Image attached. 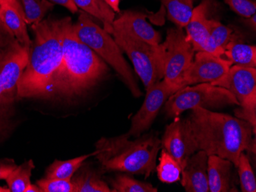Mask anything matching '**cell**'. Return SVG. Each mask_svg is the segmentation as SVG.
I'll return each instance as SVG.
<instances>
[{
	"label": "cell",
	"instance_id": "obj_35",
	"mask_svg": "<svg viewBox=\"0 0 256 192\" xmlns=\"http://www.w3.org/2000/svg\"><path fill=\"white\" fill-rule=\"evenodd\" d=\"M48 1L52 2L53 4H58V5L64 7V8L69 10L72 13L76 14L78 12V8L73 0H48Z\"/></svg>",
	"mask_w": 256,
	"mask_h": 192
},
{
	"label": "cell",
	"instance_id": "obj_36",
	"mask_svg": "<svg viewBox=\"0 0 256 192\" xmlns=\"http://www.w3.org/2000/svg\"><path fill=\"white\" fill-rule=\"evenodd\" d=\"M8 5L15 8L16 11H18V13L23 17V18L25 19L24 12H23L22 7L20 0H0V5Z\"/></svg>",
	"mask_w": 256,
	"mask_h": 192
},
{
	"label": "cell",
	"instance_id": "obj_13",
	"mask_svg": "<svg viewBox=\"0 0 256 192\" xmlns=\"http://www.w3.org/2000/svg\"><path fill=\"white\" fill-rule=\"evenodd\" d=\"M161 145L162 148L179 163L181 170L188 159L196 152L188 123L185 119L180 117L174 118V121L166 126Z\"/></svg>",
	"mask_w": 256,
	"mask_h": 192
},
{
	"label": "cell",
	"instance_id": "obj_2",
	"mask_svg": "<svg viewBox=\"0 0 256 192\" xmlns=\"http://www.w3.org/2000/svg\"><path fill=\"white\" fill-rule=\"evenodd\" d=\"M64 18L43 19L32 25V41L26 67L17 87V96L43 97L52 94L54 81L63 58Z\"/></svg>",
	"mask_w": 256,
	"mask_h": 192
},
{
	"label": "cell",
	"instance_id": "obj_4",
	"mask_svg": "<svg viewBox=\"0 0 256 192\" xmlns=\"http://www.w3.org/2000/svg\"><path fill=\"white\" fill-rule=\"evenodd\" d=\"M96 158L102 172H118L144 176L148 179L156 167V157L162 148L161 140L154 133L130 140L126 133L102 137L96 142Z\"/></svg>",
	"mask_w": 256,
	"mask_h": 192
},
{
	"label": "cell",
	"instance_id": "obj_33",
	"mask_svg": "<svg viewBox=\"0 0 256 192\" xmlns=\"http://www.w3.org/2000/svg\"><path fill=\"white\" fill-rule=\"evenodd\" d=\"M16 41L14 34L7 28L4 21L0 18V51L8 48Z\"/></svg>",
	"mask_w": 256,
	"mask_h": 192
},
{
	"label": "cell",
	"instance_id": "obj_11",
	"mask_svg": "<svg viewBox=\"0 0 256 192\" xmlns=\"http://www.w3.org/2000/svg\"><path fill=\"white\" fill-rule=\"evenodd\" d=\"M30 48L18 41L0 51V78L7 98L14 102L17 96L20 77L26 67Z\"/></svg>",
	"mask_w": 256,
	"mask_h": 192
},
{
	"label": "cell",
	"instance_id": "obj_3",
	"mask_svg": "<svg viewBox=\"0 0 256 192\" xmlns=\"http://www.w3.org/2000/svg\"><path fill=\"white\" fill-rule=\"evenodd\" d=\"M70 17L64 18L63 58L52 94L73 98L84 95L102 79L108 67L104 60L74 34Z\"/></svg>",
	"mask_w": 256,
	"mask_h": 192
},
{
	"label": "cell",
	"instance_id": "obj_24",
	"mask_svg": "<svg viewBox=\"0 0 256 192\" xmlns=\"http://www.w3.org/2000/svg\"><path fill=\"white\" fill-rule=\"evenodd\" d=\"M34 164L32 160L17 166L5 179L11 192H25L26 189L31 184V176Z\"/></svg>",
	"mask_w": 256,
	"mask_h": 192
},
{
	"label": "cell",
	"instance_id": "obj_16",
	"mask_svg": "<svg viewBox=\"0 0 256 192\" xmlns=\"http://www.w3.org/2000/svg\"><path fill=\"white\" fill-rule=\"evenodd\" d=\"M210 0H204L194 8L190 20L186 26V38L195 51L208 52L210 41V19L207 18Z\"/></svg>",
	"mask_w": 256,
	"mask_h": 192
},
{
	"label": "cell",
	"instance_id": "obj_39",
	"mask_svg": "<svg viewBox=\"0 0 256 192\" xmlns=\"http://www.w3.org/2000/svg\"><path fill=\"white\" fill-rule=\"evenodd\" d=\"M11 103L12 102L10 101V100L7 98L5 93H4L2 81H1V78H0V105H2V104H11Z\"/></svg>",
	"mask_w": 256,
	"mask_h": 192
},
{
	"label": "cell",
	"instance_id": "obj_27",
	"mask_svg": "<svg viewBox=\"0 0 256 192\" xmlns=\"http://www.w3.org/2000/svg\"><path fill=\"white\" fill-rule=\"evenodd\" d=\"M22 7L26 23L28 25L38 23L44 19L48 11L52 9L54 4L48 0H20Z\"/></svg>",
	"mask_w": 256,
	"mask_h": 192
},
{
	"label": "cell",
	"instance_id": "obj_38",
	"mask_svg": "<svg viewBox=\"0 0 256 192\" xmlns=\"http://www.w3.org/2000/svg\"><path fill=\"white\" fill-rule=\"evenodd\" d=\"M243 22L245 23L246 25L250 27L251 29H252L253 31H256V15L254 14V15H252V16L248 17V18H246L245 19L243 20Z\"/></svg>",
	"mask_w": 256,
	"mask_h": 192
},
{
	"label": "cell",
	"instance_id": "obj_28",
	"mask_svg": "<svg viewBox=\"0 0 256 192\" xmlns=\"http://www.w3.org/2000/svg\"><path fill=\"white\" fill-rule=\"evenodd\" d=\"M236 168L238 169L242 192H256V177L253 173L252 168L250 164V160L245 153L240 155Z\"/></svg>",
	"mask_w": 256,
	"mask_h": 192
},
{
	"label": "cell",
	"instance_id": "obj_12",
	"mask_svg": "<svg viewBox=\"0 0 256 192\" xmlns=\"http://www.w3.org/2000/svg\"><path fill=\"white\" fill-rule=\"evenodd\" d=\"M146 92L144 101L132 118L130 130L126 133L130 137L138 138L150 127L161 107L174 91L162 80L155 83Z\"/></svg>",
	"mask_w": 256,
	"mask_h": 192
},
{
	"label": "cell",
	"instance_id": "obj_37",
	"mask_svg": "<svg viewBox=\"0 0 256 192\" xmlns=\"http://www.w3.org/2000/svg\"><path fill=\"white\" fill-rule=\"evenodd\" d=\"M104 1L113 10L114 12L118 13L120 12V7H119L120 0H104Z\"/></svg>",
	"mask_w": 256,
	"mask_h": 192
},
{
	"label": "cell",
	"instance_id": "obj_29",
	"mask_svg": "<svg viewBox=\"0 0 256 192\" xmlns=\"http://www.w3.org/2000/svg\"><path fill=\"white\" fill-rule=\"evenodd\" d=\"M36 185L42 192H74L71 181L44 177L37 181Z\"/></svg>",
	"mask_w": 256,
	"mask_h": 192
},
{
	"label": "cell",
	"instance_id": "obj_5",
	"mask_svg": "<svg viewBox=\"0 0 256 192\" xmlns=\"http://www.w3.org/2000/svg\"><path fill=\"white\" fill-rule=\"evenodd\" d=\"M72 28L80 41L113 67L134 97L136 98L142 97V91L136 84L130 66L110 33L99 26L88 14L83 12H80L77 21L73 24Z\"/></svg>",
	"mask_w": 256,
	"mask_h": 192
},
{
	"label": "cell",
	"instance_id": "obj_9",
	"mask_svg": "<svg viewBox=\"0 0 256 192\" xmlns=\"http://www.w3.org/2000/svg\"><path fill=\"white\" fill-rule=\"evenodd\" d=\"M212 85L224 87L234 94L240 107L256 113V69L232 65L227 74Z\"/></svg>",
	"mask_w": 256,
	"mask_h": 192
},
{
	"label": "cell",
	"instance_id": "obj_21",
	"mask_svg": "<svg viewBox=\"0 0 256 192\" xmlns=\"http://www.w3.org/2000/svg\"><path fill=\"white\" fill-rule=\"evenodd\" d=\"M232 40H237V38L230 27L226 26L216 20L210 19L208 53L222 57L227 44Z\"/></svg>",
	"mask_w": 256,
	"mask_h": 192
},
{
	"label": "cell",
	"instance_id": "obj_34",
	"mask_svg": "<svg viewBox=\"0 0 256 192\" xmlns=\"http://www.w3.org/2000/svg\"><path fill=\"white\" fill-rule=\"evenodd\" d=\"M16 166L14 160H10V159L0 160V180L6 179L10 173L14 171Z\"/></svg>",
	"mask_w": 256,
	"mask_h": 192
},
{
	"label": "cell",
	"instance_id": "obj_22",
	"mask_svg": "<svg viewBox=\"0 0 256 192\" xmlns=\"http://www.w3.org/2000/svg\"><path fill=\"white\" fill-rule=\"evenodd\" d=\"M98 153V150H96L90 154L84 155V156H79L66 161L56 160L46 169L44 177L48 179L71 181L73 175L86 162V160L92 156H96Z\"/></svg>",
	"mask_w": 256,
	"mask_h": 192
},
{
	"label": "cell",
	"instance_id": "obj_41",
	"mask_svg": "<svg viewBox=\"0 0 256 192\" xmlns=\"http://www.w3.org/2000/svg\"><path fill=\"white\" fill-rule=\"evenodd\" d=\"M0 192H10V189H4V188L0 187Z\"/></svg>",
	"mask_w": 256,
	"mask_h": 192
},
{
	"label": "cell",
	"instance_id": "obj_40",
	"mask_svg": "<svg viewBox=\"0 0 256 192\" xmlns=\"http://www.w3.org/2000/svg\"><path fill=\"white\" fill-rule=\"evenodd\" d=\"M25 192H42V191L37 185H32L31 183L26 189Z\"/></svg>",
	"mask_w": 256,
	"mask_h": 192
},
{
	"label": "cell",
	"instance_id": "obj_25",
	"mask_svg": "<svg viewBox=\"0 0 256 192\" xmlns=\"http://www.w3.org/2000/svg\"><path fill=\"white\" fill-rule=\"evenodd\" d=\"M160 163L156 167L158 179L162 183L172 184L180 181L181 168L179 163L168 152L162 149Z\"/></svg>",
	"mask_w": 256,
	"mask_h": 192
},
{
	"label": "cell",
	"instance_id": "obj_23",
	"mask_svg": "<svg viewBox=\"0 0 256 192\" xmlns=\"http://www.w3.org/2000/svg\"><path fill=\"white\" fill-rule=\"evenodd\" d=\"M195 0H161L162 5L166 7L168 17L180 28L186 26L194 11Z\"/></svg>",
	"mask_w": 256,
	"mask_h": 192
},
{
	"label": "cell",
	"instance_id": "obj_7",
	"mask_svg": "<svg viewBox=\"0 0 256 192\" xmlns=\"http://www.w3.org/2000/svg\"><path fill=\"white\" fill-rule=\"evenodd\" d=\"M113 28L112 35L115 42L130 58L145 90L161 81L164 77L161 44L151 45L132 36L122 28Z\"/></svg>",
	"mask_w": 256,
	"mask_h": 192
},
{
	"label": "cell",
	"instance_id": "obj_26",
	"mask_svg": "<svg viewBox=\"0 0 256 192\" xmlns=\"http://www.w3.org/2000/svg\"><path fill=\"white\" fill-rule=\"evenodd\" d=\"M112 192H158L150 183L136 180L132 176L118 174L109 181Z\"/></svg>",
	"mask_w": 256,
	"mask_h": 192
},
{
	"label": "cell",
	"instance_id": "obj_17",
	"mask_svg": "<svg viewBox=\"0 0 256 192\" xmlns=\"http://www.w3.org/2000/svg\"><path fill=\"white\" fill-rule=\"evenodd\" d=\"M234 164L217 156H210L207 163L210 192H237L234 184Z\"/></svg>",
	"mask_w": 256,
	"mask_h": 192
},
{
	"label": "cell",
	"instance_id": "obj_32",
	"mask_svg": "<svg viewBox=\"0 0 256 192\" xmlns=\"http://www.w3.org/2000/svg\"><path fill=\"white\" fill-rule=\"evenodd\" d=\"M102 12H103L104 18H106V24L104 25V29L107 31L112 35L113 33V23L115 19V12L106 3L104 0H96Z\"/></svg>",
	"mask_w": 256,
	"mask_h": 192
},
{
	"label": "cell",
	"instance_id": "obj_19",
	"mask_svg": "<svg viewBox=\"0 0 256 192\" xmlns=\"http://www.w3.org/2000/svg\"><path fill=\"white\" fill-rule=\"evenodd\" d=\"M0 18L20 44L30 48L32 40L27 31V24L18 11L8 5H0Z\"/></svg>",
	"mask_w": 256,
	"mask_h": 192
},
{
	"label": "cell",
	"instance_id": "obj_31",
	"mask_svg": "<svg viewBox=\"0 0 256 192\" xmlns=\"http://www.w3.org/2000/svg\"><path fill=\"white\" fill-rule=\"evenodd\" d=\"M78 8L106 24V18L96 0H73Z\"/></svg>",
	"mask_w": 256,
	"mask_h": 192
},
{
	"label": "cell",
	"instance_id": "obj_1",
	"mask_svg": "<svg viewBox=\"0 0 256 192\" xmlns=\"http://www.w3.org/2000/svg\"><path fill=\"white\" fill-rule=\"evenodd\" d=\"M190 110L185 120L196 152L225 159L236 168L242 153H256V130L248 122L201 107Z\"/></svg>",
	"mask_w": 256,
	"mask_h": 192
},
{
	"label": "cell",
	"instance_id": "obj_6",
	"mask_svg": "<svg viewBox=\"0 0 256 192\" xmlns=\"http://www.w3.org/2000/svg\"><path fill=\"white\" fill-rule=\"evenodd\" d=\"M164 104V111L166 118L174 119L195 107L210 110L226 106H240L238 100L227 89L210 83L182 87L174 93Z\"/></svg>",
	"mask_w": 256,
	"mask_h": 192
},
{
	"label": "cell",
	"instance_id": "obj_20",
	"mask_svg": "<svg viewBox=\"0 0 256 192\" xmlns=\"http://www.w3.org/2000/svg\"><path fill=\"white\" fill-rule=\"evenodd\" d=\"M232 65L246 67H256V45L243 44L232 40L227 44L224 54Z\"/></svg>",
	"mask_w": 256,
	"mask_h": 192
},
{
	"label": "cell",
	"instance_id": "obj_30",
	"mask_svg": "<svg viewBox=\"0 0 256 192\" xmlns=\"http://www.w3.org/2000/svg\"><path fill=\"white\" fill-rule=\"evenodd\" d=\"M226 3L244 18H248L256 14V2L254 0H224Z\"/></svg>",
	"mask_w": 256,
	"mask_h": 192
},
{
	"label": "cell",
	"instance_id": "obj_10",
	"mask_svg": "<svg viewBox=\"0 0 256 192\" xmlns=\"http://www.w3.org/2000/svg\"><path fill=\"white\" fill-rule=\"evenodd\" d=\"M232 65L228 60L222 57L206 51H198L181 77L179 90L192 84L216 82L227 74Z\"/></svg>",
	"mask_w": 256,
	"mask_h": 192
},
{
	"label": "cell",
	"instance_id": "obj_15",
	"mask_svg": "<svg viewBox=\"0 0 256 192\" xmlns=\"http://www.w3.org/2000/svg\"><path fill=\"white\" fill-rule=\"evenodd\" d=\"M208 155L202 151L196 152L188 159L181 171V185L188 192H210L207 163Z\"/></svg>",
	"mask_w": 256,
	"mask_h": 192
},
{
	"label": "cell",
	"instance_id": "obj_18",
	"mask_svg": "<svg viewBox=\"0 0 256 192\" xmlns=\"http://www.w3.org/2000/svg\"><path fill=\"white\" fill-rule=\"evenodd\" d=\"M74 192H112L102 173L83 163L71 179Z\"/></svg>",
	"mask_w": 256,
	"mask_h": 192
},
{
	"label": "cell",
	"instance_id": "obj_8",
	"mask_svg": "<svg viewBox=\"0 0 256 192\" xmlns=\"http://www.w3.org/2000/svg\"><path fill=\"white\" fill-rule=\"evenodd\" d=\"M161 47L162 78L175 93L179 90L182 74L194 61L195 51L184 30L180 27L168 30L166 40L161 44Z\"/></svg>",
	"mask_w": 256,
	"mask_h": 192
},
{
	"label": "cell",
	"instance_id": "obj_14",
	"mask_svg": "<svg viewBox=\"0 0 256 192\" xmlns=\"http://www.w3.org/2000/svg\"><path fill=\"white\" fill-rule=\"evenodd\" d=\"M146 18L148 15L142 12L128 10L114 19L113 27L122 28L132 36L156 46L160 44L161 35L148 23Z\"/></svg>",
	"mask_w": 256,
	"mask_h": 192
}]
</instances>
